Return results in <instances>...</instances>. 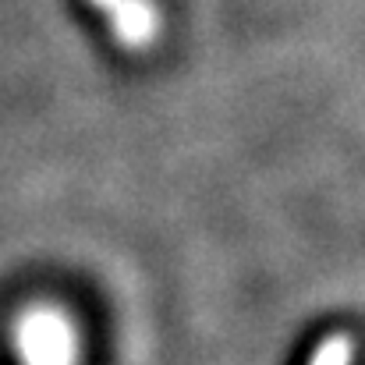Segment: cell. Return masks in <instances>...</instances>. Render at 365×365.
I'll return each instance as SVG.
<instances>
[{"instance_id": "obj_1", "label": "cell", "mask_w": 365, "mask_h": 365, "mask_svg": "<svg viewBox=\"0 0 365 365\" xmlns=\"http://www.w3.org/2000/svg\"><path fill=\"white\" fill-rule=\"evenodd\" d=\"M14 344L25 365H71L75 330L57 309H32L14 327Z\"/></svg>"}, {"instance_id": "obj_2", "label": "cell", "mask_w": 365, "mask_h": 365, "mask_svg": "<svg viewBox=\"0 0 365 365\" xmlns=\"http://www.w3.org/2000/svg\"><path fill=\"white\" fill-rule=\"evenodd\" d=\"M93 4H96L100 11H107L114 32L121 36V43L142 46V43L153 39L156 21H153V11H149L145 0H93Z\"/></svg>"}, {"instance_id": "obj_3", "label": "cell", "mask_w": 365, "mask_h": 365, "mask_svg": "<svg viewBox=\"0 0 365 365\" xmlns=\"http://www.w3.org/2000/svg\"><path fill=\"white\" fill-rule=\"evenodd\" d=\"M348 362H351V341L348 337H330L312 359V365H348Z\"/></svg>"}]
</instances>
